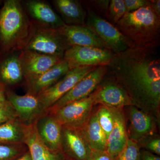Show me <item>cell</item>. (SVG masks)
Here are the masks:
<instances>
[{
  "label": "cell",
  "instance_id": "cell-1",
  "mask_svg": "<svg viewBox=\"0 0 160 160\" xmlns=\"http://www.w3.org/2000/svg\"><path fill=\"white\" fill-rule=\"evenodd\" d=\"M158 48L134 47L116 54L109 72L125 89L132 106L160 118V59Z\"/></svg>",
  "mask_w": 160,
  "mask_h": 160
},
{
  "label": "cell",
  "instance_id": "cell-2",
  "mask_svg": "<svg viewBox=\"0 0 160 160\" xmlns=\"http://www.w3.org/2000/svg\"><path fill=\"white\" fill-rule=\"evenodd\" d=\"M35 29L21 1H5L0 11V42L4 50H23L31 39Z\"/></svg>",
  "mask_w": 160,
  "mask_h": 160
},
{
  "label": "cell",
  "instance_id": "cell-3",
  "mask_svg": "<svg viewBox=\"0 0 160 160\" xmlns=\"http://www.w3.org/2000/svg\"><path fill=\"white\" fill-rule=\"evenodd\" d=\"M115 26L136 47L158 48L160 45V18L150 5L126 12Z\"/></svg>",
  "mask_w": 160,
  "mask_h": 160
},
{
  "label": "cell",
  "instance_id": "cell-4",
  "mask_svg": "<svg viewBox=\"0 0 160 160\" xmlns=\"http://www.w3.org/2000/svg\"><path fill=\"white\" fill-rule=\"evenodd\" d=\"M86 25L115 54L134 47V44L107 19L87 7Z\"/></svg>",
  "mask_w": 160,
  "mask_h": 160
},
{
  "label": "cell",
  "instance_id": "cell-5",
  "mask_svg": "<svg viewBox=\"0 0 160 160\" xmlns=\"http://www.w3.org/2000/svg\"><path fill=\"white\" fill-rule=\"evenodd\" d=\"M95 106L94 92L54 110H46L53 115L62 126L82 130L90 118Z\"/></svg>",
  "mask_w": 160,
  "mask_h": 160
},
{
  "label": "cell",
  "instance_id": "cell-6",
  "mask_svg": "<svg viewBox=\"0 0 160 160\" xmlns=\"http://www.w3.org/2000/svg\"><path fill=\"white\" fill-rule=\"evenodd\" d=\"M70 47L68 41L57 29L40 26L35 28L31 39L23 50H31L63 59L64 53Z\"/></svg>",
  "mask_w": 160,
  "mask_h": 160
},
{
  "label": "cell",
  "instance_id": "cell-7",
  "mask_svg": "<svg viewBox=\"0 0 160 160\" xmlns=\"http://www.w3.org/2000/svg\"><path fill=\"white\" fill-rule=\"evenodd\" d=\"M115 54L105 48L72 46L65 52L63 60L71 70L82 66H108Z\"/></svg>",
  "mask_w": 160,
  "mask_h": 160
},
{
  "label": "cell",
  "instance_id": "cell-8",
  "mask_svg": "<svg viewBox=\"0 0 160 160\" xmlns=\"http://www.w3.org/2000/svg\"><path fill=\"white\" fill-rule=\"evenodd\" d=\"M125 108L127 109L125 113L128 138L138 144L146 138L158 134L160 118L135 106Z\"/></svg>",
  "mask_w": 160,
  "mask_h": 160
},
{
  "label": "cell",
  "instance_id": "cell-9",
  "mask_svg": "<svg viewBox=\"0 0 160 160\" xmlns=\"http://www.w3.org/2000/svg\"><path fill=\"white\" fill-rule=\"evenodd\" d=\"M94 92L95 106L101 105L113 109L132 106L128 93L109 71Z\"/></svg>",
  "mask_w": 160,
  "mask_h": 160
},
{
  "label": "cell",
  "instance_id": "cell-10",
  "mask_svg": "<svg viewBox=\"0 0 160 160\" xmlns=\"http://www.w3.org/2000/svg\"><path fill=\"white\" fill-rule=\"evenodd\" d=\"M97 67L82 66L69 70L54 85L37 95L45 109L47 110L50 108Z\"/></svg>",
  "mask_w": 160,
  "mask_h": 160
},
{
  "label": "cell",
  "instance_id": "cell-11",
  "mask_svg": "<svg viewBox=\"0 0 160 160\" xmlns=\"http://www.w3.org/2000/svg\"><path fill=\"white\" fill-rule=\"evenodd\" d=\"M108 70V66H97L47 110H55L68 103L89 96L97 88Z\"/></svg>",
  "mask_w": 160,
  "mask_h": 160
},
{
  "label": "cell",
  "instance_id": "cell-12",
  "mask_svg": "<svg viewBox=\"0 0 160 160\" xmlns=\"http://www.w3.org/2000/svg\"><path fill=\"white\" fill-rule=\"evenodd\" d=\"M6 95L17 118L27 126L33 125L38 118L46 111L37 95L27 93L19 95L11 91H7Z\"/></svg>",
  "mask_w": 160,
  "mask_h": 160
},
{
  "label": "cell",
  "instance_id": "cell-13",
  "mask_svg": "<svg viewBox=\"0 0 160 160\" xmlns=\"http://www.w3.org/2000/svg\"><path fill=\"white\" fill-rule=\"evenodd\" d=\"M91 149L81 130L62 126L61 151L68 160H88Z\"/></svg>",
  "mask_w": 160,
  "mask_h": 160
},
{
  "label": "cell",
  "instance_id": "cell-14",
  "mask_svg": "<svg viewBox=\"0 0 160 160\" xmlns=\"http://www.w3.org/2000/svg\"><path fill=\"white\" fill-rule=\"evenodd\" d=\"M25 82L35 79L63 59L29 50L20 51Z\"/></svg>",
  "mask_w": 160,
  "mask_h": 160
},
{
  "label": "cell",
  "instance_id": "cell-15",
  "mask_svg": "<svg viewBox=\"0 0 160 160\" xmlns=\"http://www.w3.org/2000/svg\"><path fill=\"white\" fill-rule=\"evenodd\" d=\"M38 136L45 146L50 151H61L62 126L54 116L46 111L34 122Z\"/></svg>",
  "mask_w": 160,
  "mask_h": 160
},
{
  "label": "cell",
  "instance_id": "cell-16",
  "mask_svg": "<svg viewBox=\"0 0 160 160\" xmlns=\"http://www.w3.org/2000/svg\"><path fill=\"white\" fill-rule=\"evenodd\" d=\"M57 29L71 46H91L109 49L94 32L86 25L77 26L65 24Z\"/></svg>",
  "mask_w": 160,
  "mask_h": 160
},
{
  "label": "cell",
  "instance_id": "cell-17",
  "mask_svg": "<svg viewBox=\"0 0 160 160\" xmlns=\"http://www.w3.org/2000/svg\"><path fill=\"white\" fill-rule=\"evenodd\" d=\"M114 124L107 141L106 152L114 159L119 154L128 140L126 120L124 109H110Z\"/></svg>",
  "mask_w": 160,
  "mask_h": 160
},
{
  "label": "cell",
  "instance_id": "cell-18",
  "mask_svg": "<svg viewBox=\"0 0 160 160\" xmlns=\"http://www.w3.org/2000/svg\"><path fill=\"white\" fill-rule=\"evenodd\" d=\"M69 70L67 62L62 60L34 79L25 82L27 93L37 95L57 82Z\"/></svg>",
  "mask_w": 160,
  "mask_h": 160
},
{
  "label": "cell",
  "instance_id": "cell-19",
  "mask_svg": "<svg viewBox=\"0 0 160 160\" xmlns=\"http://www.w3.org/2000/svg\"><path fill=\"white\" fill-rule=\"evenodd\" d=\"M26 6L29 14L41 24V26L58 29L65 23L47 3L38 0L26 2Z\"/></svg>",
  "mask_w": 160,
  "mask_h": 160
},
{
  "label": "cell",
  "instance_id": "cell-20",
  "mask_svg": "<svg viewBox=\"0 0 160 160\" xmlns=\"http://www.w3.org/2000/svg\"><path fill=\"white\" fill-rule=\"evenodd\" d=\"M53 3L67 25H86L87 12L77 0H55Z\"/></svg>",
  "mask_w": 160,
  "mask_h": 160
},
{
  "label": "cell",
  "instance_id": "cell-21",
  "mask_svg": "<svg viewBox=\"0 0 160 160\" xmlns=\"http://www.w3.org/2000/svg\"><path fill=\"white\" fill-rule=\"evenodd\" d=\"M31 126L17 117L0 124V143L26 144Z\"/></svg>",
  "mask_w": 160,
  "mask_h": 160
},
{
  "label": "cell",
  "instance_id": "cell-22",
  "mask_svg": "<svg viewBox=\"0 0 160 160\" xmlns=\"http://www.w3.org/2000/svg\"><path fill=\"white\" fill-rule=\"evenodd\" d=\"M81 131L92 150L106 151L107 138L98 122L96 110L92 111L89 121Z\"/></svg>",
  "mask_w": 160,
  "mask_h": 160
},
{
  "label": "cell",
  "instance_id": "cell-23",
  "mask_svg": "<svg viewBox=\"0 0 160 160\" xmlns=\"http://www.w3.org/2000/svg\"><path fill=\"white\" fill-rule=\"evenodd\" d=\"M19 53L20 51L11 55L0 66V78L7 85L16 86L24 80Z\"/></svg>",
  "mask_w": 160,
  "mask_h": 160
},
{
  "label": "cell",
  "instance_id": "cell-24",
  "mask_svg": "<svg viewBox=\"0 0 160 160\" xmlns=\"http://www.w3.org/2000/svg\"><path fill=\"white\" fill-rule=\"evenodd\" d=\"M27 145L31 155L32 160H60L62 153L50 151L45 146L38 136L34 123L30 126L26 140Z\"/></svg>",
  "mask_w": 160,
  "mask_h": 160
},
{
  "label": "cell",
  "instance_id": "cell-25",
  "mask_svg": "<svg viewBox=\"0 0 160 160\" xmlns=\"http://www.w3.org/2000/svg\"><path fill=\"white\" fill-rule=\"evenodd\" d=\"M98 105L97 109L96 110L97 117L107 140L113 128L114 124L113 114L110 108L102 105Z\"/></svg>",
  "mask_w": 160,
  "mask_h": 160
},
{
  "label": "cell",
  "instance_id": "cell-26",
  "mask_svg": "<svg viewBox=\"0 0 160 160\" xmlns=\"http://www.w3.org/2000/svg\"><path fill=\"white\" fill-rule=\"evenodd\" d=\"M29 150L26 144L0 143V160H14Z\"/></svg>",
  "mask_w": 160,
  "mask_h": 160
},
{
  "label": "cell",
  "instance_id": "cell-27",
  "mask_svg": "<svg viewBox=\"0 0 160 160\" xmlns=\"http://www.w3.org/2000/svg\"><path fill=\"white\" fill-rule=\"evenodd\" d=\"M126 13L124 0H111L106 17L109 22L116 25Z\"/></svg>",
  "mask_w": 160,
  "mask_h": 160
},
{
  "label": "cell",
  "instance_id": "cell-28",
  "mask_svg": "<svg viewBox=\"0 0 160 160\" xmlns=\"http://www.w3.org/2000/svg\"><path fill=\"white\" fill-rule=\"evenodd\" d=\"M141 148L138 144L128 139L126 145L113 160H140Z\"/></svg>",
  "mask_w": 160,
  "mask_h": 160
},
{
  "label": "cell",
  "instance_id": "cell-29",
  "mask_svg": "<svg viewBox=\"0 0 160 160\" xmlns=\"http://www.w3.org/2000/svg\"><path fill=\"white\" fill-rule=\"evenodd\" d=\"M140 148L154 153L160 155V137L158 133L153 135L144 139L138 143Z\"/></svg>",
  "mask_w": 160,
  "mask_h": 160
},
{
  "label": "cell",
  "instance_id": "cell-30",
  "mask_svg": "<svg viewBox=\"0 0 160 160\" xmlns=\"http://www.w3.org/2000/svg\"><path fill=\"white\" fill-rule=\"evenodd\" d=\"M89 3V8L101 16L104 15L106 17L108 8H109L110 1L108 0H97V1H87Z\"/></svg>",
  "mask_w": 160,
  "mask_h": 160
},
{
  "label": "cell",
  "instance_id": "cell-31",
  "mask_svg": "<svg viewBox=\"0 0 160 160\" xmlns=\"http://www.w3.org/2000/svg\"><path fill=\"white\" fill-rule=\"evenodd\" d=\"M16 117L15 112L9 102L5 106L0 107V124Z\"/></svg>",
  "mask_w": 160,
  "mask_h": 160
},
{
  "label": "cell",
  "instance_id": "cell-32",
  "mask_svg": "<svg viewBox=\"0 0 160 160\" xmlns=\"http://www.w3.org/2000/svg\"><path fill=\"white\" fill-rule=\"evenodd\" d=\"M126 12L136 11L144 6L150 5V0H124Z\"/></svg>",
  "mask_w": 160,
  "mask_h": 160
},
{
  "label": "cell",
  "instance_id": "cell-33",
  "mask_svg": "<svg viewBox=\"0 0 160 160\" xmlns=\"http://www.w3.org/2000/svg\"><path fill=\"white\" fill-rule=\"evenodd\" d=\"M88 160H113L106 151L92 150Z\"/></svg>",
  "mask_w": 160,
  "mask_h": 160
},
{
  "label": "cell",
  "instance_id": "cell-34",
  "mask_svg": "<svg viewBox=\"0 0 160 160\" xmlns=\"http://www.w3.org/2000/svg\"><path fill=\"white\" fill-rule=\"evenodd\" d=\"M140 160H160V156L142 149L141 150Z\"/></svg>",
  "mask_w": 160,
  "mask_h": 160
},
{
  "label": "cell",
  "instance_id": "cell-35",
  "mask_svg": "<svg viewBox=\"0 0 160 160\" xmlns=\"http://www.w3.org/2000/svg\"><path fill=\"white\" fill-rule=\"evenodd\" d=\"M150 6L152 9L159 17L160 18V0H150Z\"/></svg>",
  "mask_w": 160,
  "mask_h": 160
},
{
  "label": "cell",
  "instance_id": "cell-36",
  "mask_svg": "<svg viewBox=\"0 0 160 160\" xmlns=\"http://www.w3.org/2000/svg\"><path fill=\"white\" fill-rule=\"evenodd\" d=\"M9 103L7 99L5 90L0 91V107H2Z\"/></svg>",
  "mask_w": 160,
  "mask_h": 160
},
{
  "label": "cell",
  "instance_id": "cell-37",
  "mask_svg": "<svg viewBox=\"0 0 160 160\" xmlns=\"http://www.w3.org/2000/svg\"><path fill=\"white\" fill-rule=\"evenodd\" d=\"M14 160H32L31 155H30L29 150L26 152V153H24L20 157Z\"/></svg>",
  "mask_w": 160,
  "mask_h": 160
},
{
  "label": "cell",
  "instance_id": "cell-38",
  "mask_svg": "<svg viewBox=\"0 0 160 160\" xmlns=\"http://www.w3.org/2000/svg\"><path fill=\"white\" fill-rule=\"evenodd\" d=\"M3 90H5V87L3 84L0 82V91Z\"/></svg>",
  "mask_w": 160,
  "mask_h": 160
},
{
  "label": "cell",
  "instance_id": "cell-39",
  "mask_svg": "<svg viewBox=\"0 0 160 160\" xmlns=\"http://www.w3.org/2000/svg\"><path fill=\"white\" fill-rule=\"evenodd\" d=\"M60 160H68L66 159L65 158L63 157L62 155V157H61V159H60Z\"/></svg>",
  "mask_w": 160,
  "mask_h": 160
}]
</instances>
